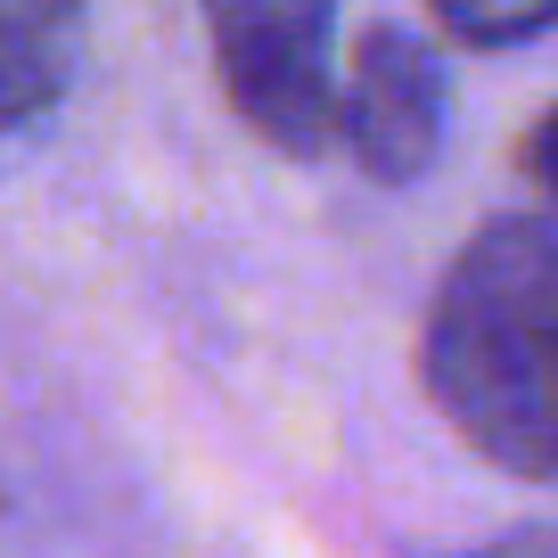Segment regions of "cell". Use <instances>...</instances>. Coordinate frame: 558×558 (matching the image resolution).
Segmentation results:
<instances>
[{
	"label": "cell",
	"instance_id": "6da1fadb",
	"mask_svg": "<svg viewBox=\"0 0 558 558\" xmlns=\"http://www.w3.org/2000/svg\"><path fill=\"white\" fill-rule=\"evenodd\" d=\"M418 386L501 476H558V222L493 214L436 279Z\"/></svg>",
	"mask_w": 558,
	"mask_h": 558
},
{
	"label": "cell",
	"instance_id": "277c9868",
	"mask_svg": "<svg viewBox=\"0 0 558 558\" xmlns=\"http://www.w3.org/2000/svg\"><path fill=\"white\" fill-rule=\"evenodd\" d=\"M74 25L83 0H0V165L58 116L74 83Z\"/></svg>",
	"mask_w": 558,
	"mask_h": 558
},
{
	"label": "cell",
	"instance_id": "3957f363",
	"mask_svg": "<svg viewBox=\"0 0 558 558\" xmlns=\"http://www.w3.org/2000/svg\"><path fill=\"white\" fill-rule=\"evenodd\" d=\"M444 58L427 50V34L378 17L353 41V66L337 83V140L353 148L369 181H418L444 148Z\"/></svg>",
	"mask_w": 558,
	"mask_h": 558
},
{
	"label": "cell",
	"instance_id": "7a4b0ae2",
	"mask_svg": "<svg viewBox=\"0 0 558 558\" xmlns=\"http://www.w3.org/2000/svg\"><path fill=\"white\" fill-rule=\"evenodd\" d=\"M197 9H206L230 107L279 157H320L337 140V0H197Z\"/></svg>",
	"mask_w": 558,
	"mask_h": 558
},
{
	"label": "cell",
	"instance_id": "8992f818",
	"mask_svg": "<svg viewBox=\"0 0 558 558\" xmlns=\"http://www.w3.org/2000/svg\"><path fill=\"white\" fill-rule=\"evenodd\" d=\"M525 173H534L542 197L558 206V107H550V116H534V132H525Z\"/></svg>",
	"mask_w": 558,
	"mask_h": 558
},
{
	"label": "cell",
	"instance_id": "5b68a950",
	"mask_svg": "<svg viewBox=\"0 0 558 558\" xmlns=\"http://www.w3.org/2000/svg\"><path fill=\"white\" fill-rule=\"evenodd\" d=\"M427 9L469 50H509V41H534L558 25V0H427Z\"/></svg>",
	"mask_w": 558,
	"mask_h": 558
}]
</instances>
